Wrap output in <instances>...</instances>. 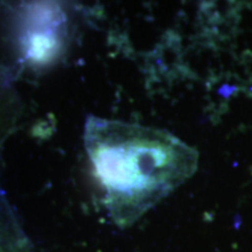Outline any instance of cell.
<instances>
[{
  "label": "cell",
  "mask_w": 252,
  "mask_h": 252,
  "mask_svg": "<svg viewBox=\"0 0 252 252\" xmlns=\"http://www.w3.org/2000/svg\"><path fill=\"white\" fill-rule=\"evenodd\" d=\"M21 110L20 97L13 86L11 75L5 69H0V150L14 132Z\"/></svg>",
  "instance_id": "3957f363"
},
{
  "label": "cell",
  "mask_w": 252,
  "mask_h": 252,
  "mask_svg": "<svg viewBox=\"0 0 252 252\" xmlns=\"http://www.w3.org/2000/svg\"><path fill=\"white\" fill-rule=\"evenodd\" d=\"M83 144L110 216L131 225L189 180L197 151L171 132L88 116Z\"/></svg>",
  "instance_id": "6da1fadb"
},
{
  "label": "cell",
  "mask_w": 252,
  "mask_h": 252,
  "mask_svg": "<svg viewBox=\"0 0 252 252\" xmlns=\"http://www.w3.org/2000/svg\"><path fill=\"white\" fill-rule=\"evenodd\" d=\"M20 46L27 62H50L61 52L65 21L59 6L32 4L23 6L20 13Z\"/></svg>",
  "instance_id": "7a4b0ae2"
}]
</instances>
